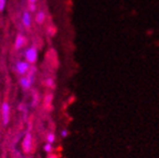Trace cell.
I'll list each match as a JSON object with an SVG mask.
<instances>
[{"label":"cell","mask_w":159,"mask_h":158,"mask_svg":"<svg viewBox=\"0 0 159 158\" xmlns=\"http://www.w3.org/2000/svg\"><path fill=\"white\" fill-rule=\"evenodd\" d=\"M38 0H28V3H37Z\"/></svg>","instance_id":"cell-15"},{"label":"cell","mask_w":159,"mask_h":158,"mask_svg":"<svg viewBox=\"0 0 159 158\" xmlns=\"http://www.w3.org/2000/svg\"><path fill=\"white\" fill-rule=\"evenodd\" d=\"M30 158H32V157H30Z\"/></svg>","instance_id":"cell-17"},{"label":"cell","mask_w":159,"mask_h":158,"mask_svg":"<svg viewBox=\"0 0 159 158\" xmlns=\"http://www.w3.org/2000/svg\"><path fill=\"white\" fill-rule=\"evenodd\" d=\"M45 19H47V13H45L43 10H38L34 16L35 23H38V25H43Z\"/></svg>","instance_id":"cell-8"},{"label":"cell","mask_w":159,"mask_h":158,"mask_svg":"<svg viewBox=\"0 0 159 158\" xmlns=\"http://www.w3.org/2000/svg\"><path fill=\"white\" fill-rule=\"evenodd\" d=\"M31 69V64H29L25 60H18L15 64V71L18 75L23 77L29 72V70Z\"/></svg>","instance_id":"cell-4"},{"label":"cell","mask_w":159,"mask_h":158,"mask_svg":"<svg viewBox=\"0 0 159 158\" xmlns=\"http://www.w3.org/2000/svg\"><path fill=\"white\" fill-rule=\"evenodd\" d=\"M7 7V0H0V12H3Z\"/></svg>","instance_id":"cell-13"},{"label":"cell","mask_w":159,"mask_h":158,"mask_svg":"<svg viewBox=\"0 0 159 158\" xmlns=\"http://www.w3.org/2000/svg\"><path fill=\"white\" fill-rule=\"evenodd\" d=\"M25 60L29 63V64L33 65L37 63L38 61V57H39V53H38V49L34 45H31V47H28L25 50Z\"/></svg>","instance_id":"cell-3"},{"label":"cell","mask_w":159,"mask_h":158,"mask_svg":"<svg viewBox=\"0 0 159 158\" xmlns=\"http://www.w3.org/2000/svg\"><path fill=\"white\" fill-rule=\"evenodd\" d=\"M43 151H44L45 153H48V154L52 153V151H53V144L45 143L44 145H43Z\"/></svg>","instance_id":"cell-11"},{"label":"cell","mask_w":159,"mask_h":158,"mask_svg":"<svg viewBox=\"0 0 159 158\" xmlns=\"http://www.w3.org/2000/svg\"><path fill=\"white\" fill-rule=\"evenodd\" d=\"M28 9L30 12H35L37 11V3H28Z\"/></svg>","instance_id":"cell-12"},{"label":"cell","mask_w":159,"mask_h":158,"mask_svg":"<svg viewBox=\"0 0 159 158\" xmlns=\"http://www.w3.org/2000/svg\"><path fill=\"white\" fill-rule=\"evenodd\" d=\"M34 80H35V70L34 67H31V69L29 70V72H28L27 74L20 77L19 84L22 90H30L32 87L33 83H34Z\"/></svg>","instance_id":"cell-1"},{"label":"cell","mask_w":159,"mask_h":158,"mask_svg":"<svg viewBox=\"0 0 159 158\" xmlns=\"http://www.w3.org/2000/svg\"><path fill=\"white\" fill-rule=\"evenodd\" d=\"M21 23L23 25V27L25 29H30L31 26H32V16L29 10H25L21 16Z\"/></svg>","instance_id":"cell-6"},{"label":"cell","mask_w":159,"mask_h":158,"mask_svg":"<svg viewBox=\"0 0 159 158\" xmlns=\"http://www.w3.org/2000/svg\"><path fill=\"white\" fill-rule=\"evenodd\" d=\"M49 158H57V156H50Z\"/></svg>","instance_id":"cell-16"},{"label":"cell","mask_w":159,"mask_h":158,"mask_svg":"<svg viewBox=\"0 0 159 158\" xmlns=\"http://www.w3.org/2000/svg\"><path fill=\"white\" fill-rule=\"evenodd\" d=\"M25 44H27V39H25V37L22 33H18L15 39V49L16 50L22 49Z\"/></svg>","instance_id":"cell-7"},{"label":"cell","mask_w":159,"mask_h":158,"mask_svg":"<svg viewBox=\"0 0 159 158\" xmlns=\"http://www.w3.org/2000/svg\"><path fill=\"white\" fill-rule=\"evenodd\" d=\"M0 114H1V123L3 126H8L11 118V106L7 101L1 103L0 106Z\"/></svg>","instance_id":"cell-2"},{"label":"cell","mask_w":159,"mask_h":158,"mask_svg":"<svg viewBox=\"0 0 159 158\" xmlns=\"http://www.w3.org/2000/svg\"><path fill=\"white\" fill-rule=\"evenodd\" d=\"M33 147V142H32V135L31 133H25V137L22 139V149L25 154L31 153Z\"/></svg>","instance_id":"cell-5"},{"label":"cell","mask_w":159,"mask_h":158,"mask_svg":"<svg viewBox=\"0 0 159 158\" xmlns=\"http://www.w3.org/2000/svg\"><path fill=\"white\" fill-rule=\"evenodd\" d=\"M55 139H57V136H55L54 133H48L47 136H45V141H47V143H50V144H53L55 143Z\"/></svg>","instance_id":"cell-9"},{"label":"cell","mask_w":159,"mask_h":158,"mask_svg":"<svg viewBox=\"0 0 159 158\" xmlns=\"http://www.w3.org/2000/svg\"><path fill=\"white\" fill-rule=\"evenodd\" d=\"M44 84H45V86H47V87H49V89H53V87L55 86L54 80H53V79H51V77H48V79L45 80Z\"/></svg>","instance_id":"cell-10"},{"label":"cell","mask_w":159,"mask_h":158,"mask_svg":"<svg viewBox=\"0 0 159 158\" xmlns=\"http://www.w3.org/2000/svg\"><path fill=\"white\" fill-rule=\"evenodd\" d=\"M69 135H70V133H69V131H67L66 128L62 129V131H61V133H60V136H61L62 138H66Z\"/></svg>","instance_id":"cell-14"}]
</instances>
